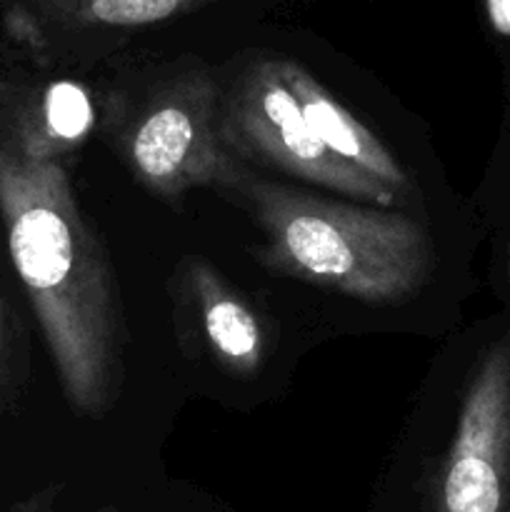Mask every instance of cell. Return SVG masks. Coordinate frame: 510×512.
<instances>
[{
  "mask_svg": "<svg viewBox=\"0 0 510 512\" xmlns=\"http://www.w3.org/2000/svg\"><path fill=\"white\" fill-rule=\"evenodd\" d=\"M103 512H113V510H103Z\"/></svg>",
  "mask_w": 510,
  "mask_h": 512,
  "instance_id": "5bb4252c",
  "label": "cell"
},
{
  "mask_svg": "<svg viewBox=\"0 0 510 512\" xmlns=\"http://www.w3.org/2000/svg\"><path fill=\"white\" fill-rule=\"evenodd\" d=\"M25 512H45V510H38V508H35V510H25Z\"/></svg>",
  "mask_w": 510,
  "mask_h": 512,
  "instance_id": "4fadbf2b",
  "label": "cell"
},
{
  "mask_svg": "<svg viewBox=\"0 0 510 512\" xmlns=\"http://www.w3.org/2000/svg\"><path fill=\"white\" fill-rule=\"evenodd\" d=\"M280 73H283L290 93L295 95L300 113L305 115L310 128L315 130V135L323 140L330 153L338 155L350 168L383 183L403 203L413 195V183H410L408 173L398 163V158L385 148L383 140L370 133L350 110H345L303 65L280 58Z\"/></svg>",
  "mask_w": 510,
  "mask_h": 512,
  "instance_id": "8992f818",
  "label": "cell"
},
{
  "mask_svg": "<svg viewBox=\"0 0 510 512\" xmlns=\"http://www.w3.org/2000/svg\"><path fill=\"white\" fill-rule=\"evenodd\" d=\"M233 190L265 235L260 263L288 278L368 305H400L428 283L433 245L408 215L333 203L248 173Z\"/></svg>",
  "mask_w": 510,
  "mask_h": 512,
  "instance_id": "7a4b0ae2",
  "label": "cell"
},
{
  "mask_svg": "<svg viewBox=\"0 0 510 512\" xmlns=\"http://www.w3.org/2000/svg\"><path fill=\"white\" fill-rule=\"evenodd\" d=\"M505 280H508V288H510V238H508V253H505Z\"/></svg>",
  "mask_w": 510,
  "mask_h": 512,
  "instance_id": "7c38bea8",
  "label": "cell"
},
{
  "mask_svg": "<svg viewBox=\"0 0 510 512\" xmlns=\"http://www.w3.org/2000/svg\"><path fill=\"white\" fill-rule=\"evenodd\" d=\"M0 215L65 398L100 418L123 383V305L63 165L0 140Z\"/></svg>",
  "mask_w": 510,
  "mask_h": 512,
  "instance_id": "6da1fadb",
  "label": "cell"
},
{
  "mask_svg": "<svg viewBox=\"0 0 510 512\" xmlns=\"http://www.w3.org/2000/svg\"><path fill=\"white\" fill-rule=\"evenodd\" d=\"M190 0H85L83 15L108 28H140L180 13Z\"/></svg>",
  "mask_w": 510,
  "mask_h": 512,
  "instance_id": "9c48e42d",
  "label": "cell"
},
{
  "mask_svg": "<svg viewBox=\"0 0 510 512\" xmlns=\"http://www.w3.org/2000/svg\"><path fill=\"white\" fill-rule=\"evenodd\" d=\"M430 512H510V330L470 375Z\"/></svg>",
  "mask_w": 510,
  "mask_h": 512,
  "instance_id": "5b68a950",
  "label": "cell"
},
{
  "mask_svg": "<svg viewBox=\"0 0 510 512\" xmlns=\"http://www.w3.org/2000/svg\"><path fill=\"white\" fill-rule=\"evenodd\" d=\"M123 155L135 178L165 200L198 185L235 188L245 170L220 138V88L205 70L170 78L125 130Z\"/></svg>",
  "mask_w": 510,
  "mask_h": 512,
  "instance_id": "277c9868",
  "label": "cell"
},
{
  "mask_svg": "<svg viewBox=\"0 0 510 512\" xmlns=\"http://www.w3.org/2000/svg\"><path fill=\"white\" fill-rule=\"evenodd\" d=\"M490 10H493L495 23L510 33V0H490Z\"/></svg>",
  "mask_w": 510,
  "mask_h": 512,
  "instance_id": "8fae6325",
  "label": "cell"
},
{
  "mask_svg": "<svg viewBox=\"0 0 510 512\" xmlns=\"http://www.w3.org/2000/svg\"><path fill=\"white\" fill-rule=\"evenodd\" d=\"M220 138L238 160L275 165L348 198L393 208L403 203L390 188L330 153L300 113L280 58L255 60L220 90Z\"/></svg>",
  "mask_w": 510,
  "mask_h": 512,
  "instance_id": "3957f363",
  "label": "cell"
},
{
  "mask_svg": "<svg viewBox=\"0 0 510 512\" xmlns=\"http://www.w3.org/2000/svg\"><path fill=\"white\" fill-rule=\"evenodd\" d=\"M95 110L88 90L73 83H55L35 103L33 118L23 120L13 140L18 148L40 160H55L90 135Z\"/></svg>",
  "mask_w": 510,
  "mask_h": 512,
  "instance_id": "ba28073f",
  "label": "cell"
},
{
  "mask_svg": "<svg viewBox=\"0 0 510 512\" xmlns=\"http://www.w3.org/2000/svg\"><path fill=\"white\" fill-rule=\"evenodd\" d=\"M10 348H13V335H10V310L8 303L0 295V400L10 385Z\"/></svg>",
  "mask_w": 510,
  "mask_h": 512,
  "instance_id": "30bf717a",
  "label": "cell"
},
{
  "mask_svg": "<svg viewBox=\"0 0 510 512\" xmlns=\"http://www.w3.org/2000/svg\"><path fill=\"white\" fill-rule=\"evenodd\" d=\"M185 280L190 298L198 305L200 328L218 363L240 378L260 373L268 355V335L253 305L200 258L188 260Z\"/></svg>",
  "mask_w": 510,
  "mask_h": 512,
  "instance_id": "52a82bcc",
  "label": "cell"
}]
</instances>
